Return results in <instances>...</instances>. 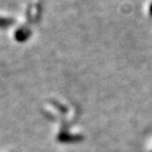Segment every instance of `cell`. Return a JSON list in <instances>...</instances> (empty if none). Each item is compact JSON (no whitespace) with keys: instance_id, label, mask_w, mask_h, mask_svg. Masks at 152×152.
Segmentation results:
<instances>
[{"instance_id":"cell-3","label":"cell","mask_w":152,"mask_h":152,"mask_svg":"<svg viewBox=\"0 0 152 152\" xmlns=\"http://www.w3.org/2000/svg\"><path fill=\"white\" fill-rule=\"evenodd\" d=\"M150 14L152 15V3L150 4Z\"/></svg>"},{"instance_id":"cell-2","label":"cell","mask_w":152,"mask_h":152,"mask_svg":"<svg viewBox=\"0 0 152 152\" xmlns=\"http://www.w3.org/2000/svg\"><path fill=\"white\" fill-rule=\"evenodd\" d=\"M15 22L14 19L12 18H3V17H0V28H5L11 26Z\"/></svg>"},{"instance_id":"cell-1","label":"cell","mask_w":152,"mask_h":152,"mask_svg":"<svg viewBox=\"0 0 152 152\" xmlns=\"http://www.w3.org/2000/svg\"><path fill=\"white\" fill-rule=\"evenodd\" d=\"M31 36V31L26 28H21L15 32V39L18 41H24Z\"/></svg>"}]
</instances>
